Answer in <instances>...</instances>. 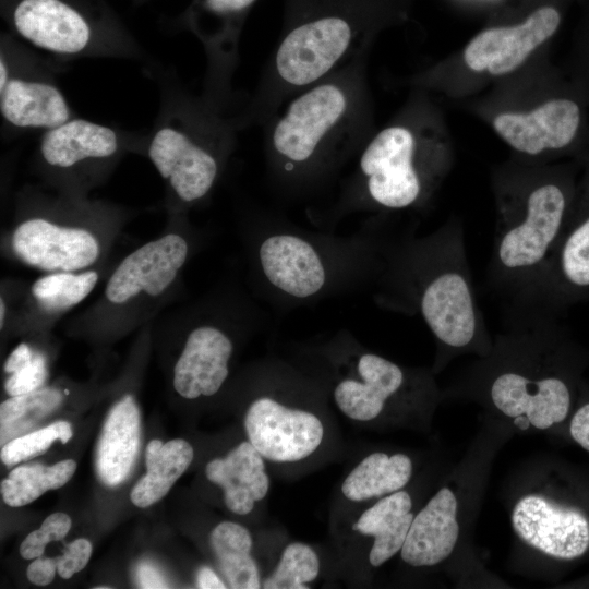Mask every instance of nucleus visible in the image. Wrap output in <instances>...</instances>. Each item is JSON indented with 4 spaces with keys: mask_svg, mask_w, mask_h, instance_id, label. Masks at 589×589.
I'll return each instance as SVG.
<instances>
[{
    "mask_svg": "<svg viewBox=\"0 0 589 589\" xmlns=\"http://www.w3.org/2000/svg\"><path fill=\"white\" fill-rule=\"evenodd\" d=\"M419 260L418 308L434 337L453 350L485 341L461 225L450 220L431 236Z\"/></svg>",
    "mask_w": 589,
    "mask_h": 589,
    "instance_id": "obj_2",
    "label": "nucleus"
},
{
    "mask_svg": "<svg viewBox=\"0 0 589 589\" xmlns=\"http://www.w3.org/2000/svg\"><path fill=\"white\" fill-rule=\"evenodd\" d=\"M209 541L230 588H261L259 570L251 556L252 537L245 527L223 521L213 529Z\"/></svg>",
    "mask_w": 589,
    "mask_h": 589,
    "instance_id": "obj_25",
    "label": "nucleus"
},
{
    "mask_svg": "<svg viewBox=\"0 0 589 589\" xmlns=\"http://www.w3.org/2000/svg\"><path fill=\"white\" fill-rule=\"evenodd\" d=\"M579 123L578 105L561 98L549 100L527 113H501L494 118L493 128L514 149L536 156L567 146Z\"/></svg>",
    "mask_w": 589,
    "mask_h": 589,
    "instance_id": "obj_11",
    "label": "nucleus"
},
{
    "mask_svg": "<svg viewBox=\"0 0 589 589\" xmlns=\"http://www.w3.org/2000/svg\"><path fill=\"white\" fill-rule=\"evenodd\" d=\"M9 82L7 65L1 59L0 62V89L2 91Z\"/></svg>",
    "mask_w": 589,
    "mask_h": 589,
    "instance_id": "obj_40",
    "label": "nucleus"
},
{
    "mask_svg": "<svg viewBox=\"0 0 589 589\" xmlns=\"http://www.w3.org/2000/svg\"><path fill=\"white\" fill-rule=\"evenodd\" d=\"M196 585L201 589H225L226 585L209 567H201L196 574Z\"/></svg>",
    "mask_w": 589,
    "mask_h": 589,
    "instance_id": "obj_39",
    "label": "nucleus"
},
{
    "mask_svg": "<svg viewBox=\"0 0 589 589\" xmlns=\"http://www.w3.org/2000/svg\"><path fill=\"white\" fill-rule=\"evenodd\" d=\"M291 24L276 53L279 77L292 86L322 79L351 47L364 0H289Z\"/></svg>",
    "mask_w": 589,
    "mask_h": 589,
    "instance_id": "obj_3",
    "label": "nucleus"
},
{
    "mask_svg": "<svg viewBox=\"0 0 589 589\" xmlns=\"http://www.w3.org/2000/svg\"><path fill=\"white\" fill-rule=\"evenodd\" d=\"M46 377V359L41 353L35 352L27 364L10 374L4 383V389L11 397L27 394L40 388Z\"/></svg>",
    "mask_w": 589,
    "mask_h": 589,
    "instance_id": "obj_32",
    "label": "nucleus"
},
{
    "mask_svg": "<svg viewBox=\"0 0 589 589\" xmlns=\"http://www.w3.org/2000/svg\"><path fill=\"white\" fill-rule=\"evenodd\" d=\"M4 316H5V304H4V301L1 299V301H0V325H1V328L3 326Z\"/></svg>",
    "mask_w": 589,
    "mask_h": 589,
    "instance_id": "obj_41",
    "label": "nucleus"
},
{
    "mask_svg": "<svg viewBox=\"0 0 589 589\" xmlns=\"http://www.w3.org/2000/svg\"><path fill=\"white\" fill-rule=\"evenodd\" d=\"M76 462L61 460L52 466L27 464L14 468L1 481L3 502L11 507L27 505L44 493L63 486L74 474Z\"/></svg>",
    "mask_w": 589,
    "mask_h": 589,
    "instance_id": "obj_26",
    "label": "nucleus"
},
{
    "mask_svg": "<svg viewBox=\"0 0 589 589\" xmlns=\"http://www.w3.org/2000/svg\"><path fill=\"white\" fill-rule=\"evenodd\" d=\"M72 521L64 513H53L22 541L20 554L25 560L36 558L44 554L48 543L62 540L69 532Z\"/></svg>",
    "mask_w": 589,
    "mask_h": 589,
    "instance_id": "obj_31",
    "label": "nucleus"
},
{
    "mask_svg": "<svg viewBox=\"0 0 589 589\" xmlns=\"http://www.w3.org/2000/svg\"><path fill=\"white\" fill-rule=\"evenodd\" d=\"M249 442L271 461L293 462L313 454L324 428L313 413L290 409L264 397L249 407L244 420Z\"/></svg>",
    "mask_w": 589,
    "mask_h": 589,
    "instance_id": "obj_6",
    "label": "nucleus"
},
{
    "mask_svg": "<svg viewBox=\"0 0 589 589\" xmlns=\"http://www.w3.org/2000/svg\"><path fill=\"white\" fill-rule=\"evenodd\" d=\"M411 506L410 495L399 490L363 512L353 525L360 533L374 537L369 554L372 566H381L401 550L414 517Z\"/></svg>",
    "mask_w": 589,
    "mask_h": 589,
    "instance_id": "obj_21",
    "label": "nucleus"
},
{
    "mask_svg": "<svg viewBox=\"0 0 589 589\" xmlns=\"http://www.w3.org/2000/svg\"><path fill=\"white\" fill-rule=\"evenodd\" d=\"M458 537L457 500L442 488L413 517L401 558L414 567L436 565L452 554Z\"/></svg>",
    "mask_w": 589,
    "mask_h": 589,
    "instance_id": "obj_15",
    "label": "nucleus"
},
{
    "mask_svg": "<svg viewBox=\"0 0 589 589\" xmlns=\"http://www.w3.org/2000/svg\"><path fill=\"white\" fill-rule=\"evenodd\" d=\"M572 437L589 452V404L580 407L570 422Z\"/></svg>",
    "mask_w": 589,
    "mask_h": 589,
    "instance_id": "obj_35",
    "label": "nucleus"
},
{
    "mask_svg": "<svg viewBox=\"0 0 589 589\" xmlns=\"http://www.w3.org/2000/svg\"><path fill=\"white\" fill-rule=\"evenodd\" d=\"M14 24L28 41L57 53L80 52L91 37L86 21L60 0H22L14 11Z\"/></svg>",
    "mask_w": 589,
    "mask_h": 589,
    "instance_id": "obj_14",
    "label": "nucleus"
},
{
    "mask_svg": "<svg viewBox=\"0 0 589 589\" xmlns=\"http://www.w3.org/2000/svg\"><path fill=\"white\" fill-rule=\"evenodd\" d=\"M416 155V137L405 127L386 128L370 142L360 158V168L375 203L398 209L419 201L424 181Z\"/></svg>",
    "mask_w": 589,
    "mask_h": 589,
    "instance_id": "obj_5",
    "label": "nucleus"
},
{
    "mask_svg": "<svg viewBox=\"0 0 589 589\" xmlns=\"http://www.w3.org/2000/svg\"><path fill=\"white\" fill-rule=\"evenodd\" d=\"M12 248L20 260L48 272H74L98 257L95 237L81 228L60 227L41 218L28 219L14 230Z\"/></svg>",
    "mask_w": 589,
    "mask_h": 589,
    "instance_id": "obj_9",
    "label": "nucleus"
},
{
    "mask_svg": "<svg viewBox=\"0 0 589 589\" xmlns=\"http://www.w3.org/2000/svg\"><path fill=\"white\" fill-rule=\"evenodd\" d=\"M260 261L269 283L293 297H310L324 286L326 276L320 256L299 237L267 238L261 244Z\"/></svg>",
    "mask_w": 589,
    "mask_h": 589,
    "instance_id": "obj_16",
    "label": "nucleus"
},
{
    "mask_svg": "<svg viewBox=\"0 0 589 589\" xmlns=\"http://www.w3.org/2000/svg\"><path fill=\"white\" fill-rule=\"evenodd\" d=\"M193 447L182 438L152 440L145 450L147 472L131 491V502L148 507L161 500L193 460Z\"/></svg>",
    "mask_w": 589,
    "mask_h": 589,
    "instance_id": "obj_23",
    "label": "nucleus"
},
{
    "mask_svg": "<svg viewBox=\"0 0 589 589\" xmlns=\"http://www.w3.org/2000/svg\"><path fill=\"white\" fill-rule=\"evenodd\" d=\"M358 372L362 381L340 382L334 397L346 416L358 421H369L376 418L386 400L401 388L405 375L397 364L374 353L361 356Z\"/></svg>",
    "mask_w": 589,
    "mask_h": 589,
    "instance_id": "obj_19",
    "label": "nucleus"
},
{
    "mask_svg": "<svg viewBox=\"0 0 589 589\" xmlns=\"http://www.w3.org/2000/svg\"><path fill=\"white\" fill-rule=\"evenodd\" d=\"M567 199L552 181L530 183L501 206L488 266L491 289L519 306L564 233Z\"/></svg>",
    "mask_w": 589,
    "mask_h": 589,
    "instance_id": "obj_1",
    "label": "nucleus"
},
{
    "mask_svg": "<svg viewBox=\"0 0 589 589\" xmlns=\"http://www.w3.org/2000/svg\"><path fill=\"white\" fill-rule=\"evenodd\" d=\"M57 562L56 557H36L27 567V578L31 582L37 586L49 585L56 575Z\"/></svg>",
    "mask_w": 589,
    "mask_h": 589,
    "instance_id": "obj_34",
    "label": "nucleus"
},
{
    "mask_svg": "<svg viewBox=\"0 0 589 589\" xmlns=\"http://www.w3.org/2000/svg\"><path fill=\"white\" fill-rule=\"evenodd\" d=\"M141 435V418L131 395L123 396L110 409L98 440L95 466L107 486L121 484L134 465Z\"/></svg>",
    "mask_w": 589,
    "mask_h": 589,
    "instance_id": "obj_17",
    "label": "nucleus"
},
{
    "mask_svg": "<svg viewBox=\"0 0 589 589\" xmlns=\"http://www.w3.org/2000/svg\"><path fill=\"white\" fill-rule=\"evenodd\" d=\"M349 94L337 83L313 86L287 108L277 121L272 143L278 155L293 164L308 161L344 122Z\"/></svg>",
    "mask_w": 589,
    "mask_h": 589,
    "instance_id": "obj_4",
    "label": "nucleus"
},
{
    "mask_svg": "<svg viewBox=\"0 0 589 589\" xmlns=\"http://www.w3.org/2000/svg\"><path fill=\"white\" fill-rule=\"evenodd\" d=\"M560 21L556 9L542 7L521 24L484 29L465 48V63L473 71L488 70L493 75L507 74L556 32Z\"/></svg>",
    "mask_w": 589,
    "mask_h": 589,
    "instance_id": "obj_8",
    "label": "nucleus"
},
{
    "mask_svg": "<svg viewBox=\"0 0 589 589\" xmlns=\"http://www.w3.org/2000/svg\"><path fill=\"white\" fill-rule=\"evenodd\" d=\"M231 353L230 339L218 328L192 330L175 366L176 392L187 399L216 394L228 376Z\"/></svg>",
    "mask_w": 589,
    "mask_h": 589,
    "instance_id": "obj_13",
    "label": "nucleus"
},
{
    "mask_svg": "<svg viewBox=\"0 0 589 589\" xmlns=\"http://www.w3.org/2000/svg\"><path fill=\"white\" fill-rule=\"evenodd\" d=\"M136 582L140 588H168L160 573L148 563H141L136 568Z\"/></svg>",
    "mask_w": 589,
    "mask_h": 589,
    "instance_id": "obj_36",
    "label": "nucleus"
},
{
    "mask_svg": "<svg viewBox=\"0 0 589 589\" xmlns=\"http://www.w3.org/2000/svg\"><path fill=\"white\" fill-rule=\"evenodd\" d=\"M71 424L67 421H56L48 426L17 436L1 448V461L13 466L44 454L51 444L59 440L62 444L72 437Z\"/></svg>",
    "mask_w": 589,
    "mask_h": 589,
    "instance_id": "obj_30",
    "label": "nucleus"
},
{
    "mask_svg": "<svg viewBox=\"0 0 589 589\" xmlns=\"http://www.w3.org/2000/svg\"><path fill=\"white\" fill-rule=\"evenodd\" d=\"M320 572V562L314 550L300 542L287 545L275 572L263 582L267 589H304Z\"/></svg>",
    "mask_w": 589,
    "mask_h": 589,
    "instance_id": "obj_29",
    "label": "nucleus"
},
{
    "mask_svg": "<svg viewBox=\"0 0 589 589\" xmlns=\"http://www.w3.org/2000/svg\"><path fill=\"white\" fill-rule=\"evenodd\" d=\"M62 402L60 390L46 387L12 396L0 405L1 445L21 436Z\"/></svg>",
    "mask_w": 589,
    "mask_h": 589,
    "instance_id": "obj_27",
    "label": "nucleus"
},
{
    "mask_svg": "<svg viewBox=\"0 0 589 589\" xmlns=\"http://www.w3.org/2000/svg\"><path fill=\"white\" fill-rule=\"evenodd\" d=\"M92 549V543L84 538L68 543L62 555L56 557L59 576L69 579L82 570L89 561Z\"/></svg>",
    "mask_w": 589,
    "mask_h": 589,
    "instance_id": "obj_33",
    "label": "nucleus"
},
{
    "mask_svg": "<svg viewBox=\"0 0 589 589\" xmlns=\"http://www.w3.org/2000/svg\"><path fill=\"white\" fill-rule=\"evenodd\" d=\"M256 0H205V7L216 14L227 15L241 13L249 9Z\"/></svg>",
    "mask_w": 589,
    "mask_h": 589,
    "instance_id": "obj_37",
    "label": "nucleus"
},
{
    "mask_svg": "<svg viewBox=\"0 0 589 589\" xmlns=\"http://www.w3.org/2000/svg\"><path fill=\"white\" fill-rule=\"evenodd\" d=\"M35 352L26 344L19 345L9 356L4 363V371L9 374L17 371L23 365L27 364Z\"/></svg>",
    "mask_w": 589,
    "mask_h": 589,
    "instance_id": "obj_38",
    "label": "nucleus"
},
{
    "mask_svg": "<svg viewBox=\"0 0 589 589\" xmlns=\"http://www.w3.org/2000/svg\"><path fill=\"white\" fill-rule=\"evenodd\" d=\"M411 473L412 462L407 455L374 453L346 477L341 491L346 498L361 502L399 491Z\"/></svg>",
    "mask_w": 589,
    "mask_h": 589,
    "instance_id": "obj_24",
    "label": "nucleus"
},
{
    "mask_svg": "<svg viewBox=\"0 0 589 589\" xmlns=\"http://www.w3.org/2000/svg\"><path fill=\"white\" fill-rule=\"evenodd\" d=\"M117 147V135L110 128L74 119L50 129L40 151L49 165L67 168L86 158L108 157Z\"/></svg>",
    "mask_w": 589,
    "mask_h": 589,
    "instance_id": "obj_22",
    "label": "nucleus"
},
{
    "mask_svg": "<svg viewBox=\"0 0 589 589\" xmlns=\"http://www.w3.org/2000/svg\"><path fill=\"white\" fill-rule=\"evenodd\" d=\"M188 255L187 241L169 233L129 254L116 268L106 286L112 303H123L140 292L161 294L175 280Z\"/></svg>",
    "mask_w": 589,
    "mask_h": 589,
    "instance_id": "obj_10",
    "label": "nucleus"
},
{
    "mask_svg": "<svg viewBox=\"0 0 589 589\" xmlns=\"http://www.w3.org/2000/svg\"><path fill=\"white\" fill-rule=\"evenodd\" d=\"M97 280L98 274L94 271L81 274L56 272L37 279L32 286V294L43 310L60 312L83 301Z\"/></svg>",
    "mask_w": 589,
    "mask_h": 589,
    "instance_id": "obj_28",
    "label": "nucleus"
},
{
    "mask_svg": "<svg viewBox=\"0 0 589 589\" xmlns=\"http://www.w3.org/2000/svg\"><path fill=\"white\" fill-rule=\"evenodd\" d=\"M1 113L23 128H57L69 121L70 110L61 92L46 83L9 80L1 91Z\"/></svg>",
    "mask_w": 589,
    "mask_h": 589,
    "instance_id": "obj_20",
    "label": "nucleus"
},
{
    "mask_svg": "<svg viewBox=\"0 0 589 589\" xmlns=\"http://www.w3.org/2000/svg\"><path fill=\"white\" fill-rule=\"evenodd\" d=\"M148 154L160 176L170 180L185 202L204 196L215 181V158L180 131L171 128L157 131Z\"/></svg>",
    "mask_w": 589,
    "mask_h": 589,
    "instance_id": "obj_12",
    "label": "nucleus"
},
{
    "mask_svg": "<svg viewBox=\"0 0 589 589\" xmlns=\"http://www.w3.org/2000/svg\"><path fill=\"white\" fill-rule=\"evenodd\" d=\"M512 526L524 542L555 558L573 560L589 548L586 516L540 495H527L517 502Z\"/></svg>",
    "mask_w": 589,
    "mask_h": 589,
    "instance_id": "obj_7",
    "label": "nucleus"
},
{
    "mask_svg": "<svg viewBox=\"0 0 589 589\" xmlns=\"http://www.w3.org/2000/svg\"><path fill=\"white\" fill-rule=\"evenodd\" d=\"M205 474L223 489L227 508L238 515L249 514L269 489L263 457L250 442L240 443L224 458L211 460Z\"/></svg>",
    "mask_w": 589,
    "mask_h": 589,
    "instance_id": "obj_18",
    "label": "nucleus"
}]
</instances>
